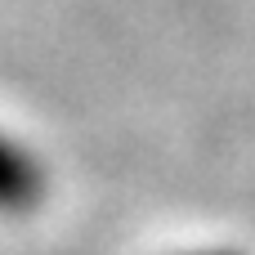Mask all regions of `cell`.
Instances as JSON below:
<instances>
[{"mask_svg":"<svg viewBox=\"0 0 255 255\" xmlns=\"http://www.w3.org/2000/svg\"><path fill=\"white\" fill-rule=\"evenodd\" d=\"M40 166L27 157L22 143L0 134V211L4 215H22L40 202Z\"/></svg>","mask_w":255,"mask_h":255,"instance_id":"6da1fadb","label":"cell"},{"mask_svg":"<svg viewBox=\"0 0 255 255\" xmlns=\"http://www.w3.org/2000/svg\"><path fill=\"white\" fill-rule=\"evenodd\" d=\"M206 255H233V251H206Z\"/></svg>","mask_w":255,"mask_h":255,"instance_id":"7a4b0ae2","label":"cell"}]
</instances>
